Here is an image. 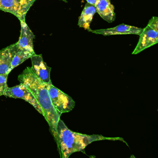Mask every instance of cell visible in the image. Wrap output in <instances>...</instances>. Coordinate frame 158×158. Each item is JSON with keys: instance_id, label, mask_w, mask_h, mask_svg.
I'll use <instances>...</instances> for the list:
<instances>
[{"instance_id": "obj_1", "label": "cell", "mask_w": 158, "mask_h": 158, "mask_svg": "<svg viewBox=\"0 0 158 158\" xmlns=\"http://www.w3.org/2000/svg\"><path fill=\"white\" fill-rule=\"evenodd\" d=\"M20 84L25 85L33 93L42 109L43 116L49 125L55 139L57 135V126L61 113L53 106L48 91L47 84L43 83L35 74L31 67L26 68L18 77Z\"/></svg>"}, {"instance_id": "obj_2", "label": "cell", "mask_w": 158, "mask_h": 158, "mask_svg": "<svg viewBox=\"0 0 158 158\" xmlns=\"http://www.w3.org/2000/svg\"><path fill=\"white\" fill-rule=\"evenodd\" d=\"M56 139L61 158H68L74 152L82 151L94 141L102 140H120L125 142L120 137H106L101 135H87L71 131L60 119L57 126Z\"/></svg>"}, {"instance_id": "obj_3", "label": "cell", "mask_w": 158, "mask_h": 158, "mask_svg": "<svg viewBox=\"0 0 158 158\" xmlns=\"http://www.w3.org/2000/svg\"><path fill=\"white\" fill-rule=\"evenodd\" d=\"M139 36L138 43L132 54H138L158 43V17H152Z\"/></svg>"}, {"instance_id": "obj_4", "label": "cell", "mask_w": 158, "mask_h": 158, "mask_svg": "<svg viewBox=\"0 0 158 158\" xmlns=\"http://www.w3.org/2000/svg\"><path fill=\"white\" fill-rule=\"evenodd\" d=\"M47 87L51 100L57 110L62 114L74 109L75 102L70 96L55 87L52 83L47 84Z\"/></svg>"}, {"instance_id": "obj_5", "label": "cell", "mask_w": 158, "mask_h": 158, "mask_svg": "<svg viewBox=\"0 0 158 158\" xmlns=\"http://www.w3.org/2000/svg\"><path fill=\"white\" fill-rule=\"evenodd\" d=\"M36 0H0V10L10 13L21 21H25L26 15Z\"/></svg>"}, {"instance_id": "obj_6", "label": "cell", "mask_w": 158, "mask_h": 158, "mask_svg": "<svg viewBox=\"0 0 158 158\" xmlns=\"http://www.w3.org/2000/svg\"><path fill=\"white\" fill-rule=\"evenodd\" d=\"M3 95L9 98L24 100L31 104L40 114L43 115L41 107L38 103L33 93L25 85L20 84L13 87H8Z\"/></svg>"}, {"instance_id": "obj_7", "label": "cell", "mask_w": 158, "mask_h": 158, "mask_svg": "<svg viewBox=\"0 0 158 158\" xmlns=\"http://www.w3.org/2000/svg\"><path fill=\"white\" fill-rule=\"evenodd\" d=\"M32 66L31 68L35 74L42 81L46 84L51 83L50 72L51 68L47 65L43 60L41 54H35L31 58Z\"/></svg>"}, {"instance_id": "obj_8", "label": "cell", "mask_w": 158, "mask_h": 158, "mask_svg": "<svg viewBox=\"0 0 158 158\" xmlns=\"http://www.w3.org/2000/svg\"><path fill=\"white\" fill-rule=\"evenodd\" d=\"M17 42L0 50V74H9L14 57L18 50Z\"/></svg>"}, {"instance_id": "obj_9", "label": "cell", "mask_w": 158, "mask_h": 158, "mask_svg": "<svg viewBox=\"0 0 158 158\" xmlns=\"http://www.w3.org/2000/svg\"><path fill=\"white\" fill-rule=\"evenodd\" d=\"M143 29L136 27L132 26L125 24H121L112 28L99 30H91L90 32L104 36L113 35H139L142 33Z\"/></svg>"}, {"instance_id": "obj_10", "label": "cell", "mask_w": 158, "mask_h": 158, "mask_svg": "<svg viewBox=\"0 0 158 158\" xmlns=\"http://www.w3.org/2000/svg\"><path fill=\"white\" fill-rule=\"evenodd\" d=\"M21 35L19 41L17 42L19 48L23 49L29 51H34L33 40L35 35L26 21H21Z\"/></svg>"}, {"instance_id": "obj_11", "label": "cell", "mask_w": 158, "mask_h": 158, "mask_svg": "<svg viewBox=\"0 0 158 158\" xmlns=\"http://www.w3.org/2000/svg\"><path fill=\"white\" fill-rule=\"evenodd\" d=\"M96 12L106 22L111 23L115 19L114 6L110 0H99L95 5Z\"/></svg>"}, {"instance_id": "obj_12", "label": "cell", "mask_w": 158, "mask_h": 158, "mask_svg": "<svg viewBox=\"0 0 158 158\" xmlns=\"http://www.w3.org/2000/svg\"><path fill=\"white\" fill-rule=\"evenodd\" d=\"M96 12L95 6L87 3L79 17L78 26L90 32L91 29L90 28V24L92 22L93 16Z\"/></svg>"}, {"instance_id": "obj_13", "label": "cell", "mask_w": 158, "mask_h": 158, "mask_svg": "<svg viewBox=\"0 0 158 158\" xmlns=\"http://www.w3.org/2000/svg\"><path fill=\"white\" fill-rule=\"evenodd\" d=\"M35 54V51H32L19 48L14 57L10 72H11L13 69L23 63L27 59L31 58Z\"/></svg>"}, {"instance_id": "obj_14", "label": "cell", "mask_w": 158, "mask_h": 158, "mask_svg": "<svg viewBox=\"0 0 158 158\" xmlns=\"http://www.w3.org/2000/svg\"><path fill=\"white\" fill-rule=\"evenodd\" d=\"M8 74H0V97L4 95V92L8 87L7 85V79Z\"/></svg>"}, {"instance_id": "obj_15", "label": "cell", "mask_w": 158, "mask_h": 158, "mask_svg": "<svg viewBox=\"0 0 158 158\" xmlns=\"http://www.w3.org/2000/svg\"><path fill=\"white\" fill-rule=\"evenodd\" d=\"M86 1L87 3L95 6L97 2H98L99 0H86Z\"/></svg>"}, {"instance_id": "obj_16", "label": "cell", "mask_w": 158, "mask_h": 158, "mask_svg": "<svg viewBox=\"0 0 158 158\" xmlns=\"http://www.w3.org/2000/svg\"><path fill=\"white\" fill-rule=\"evenodd\" d=\"M61 1H62L64 2H67L66 1H65V0H61Z\"/></svg>"}]
</instances>
